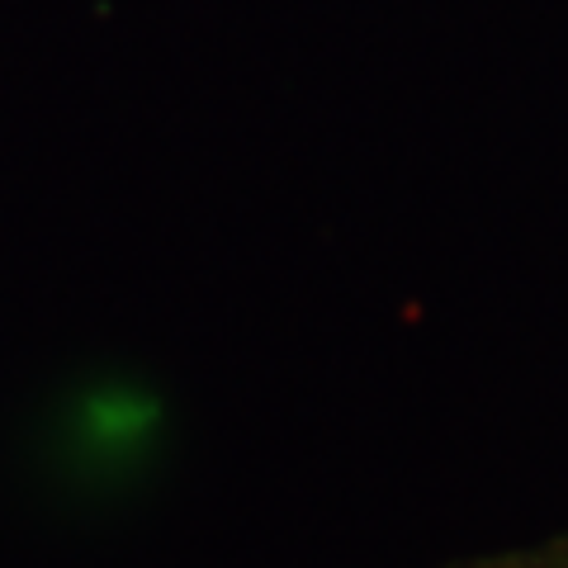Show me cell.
I'll return each mask as SVG.
<instances>
[{"instance_id":"cell-1","label":"cell","mask_w":568,"mask_h":568,"mask_svg":"<svg viewBox=\"0 0 568 568\" xmlns=\"http://www.w3.org/2000/svg\"><path fill=\"white\" fill-rule=\"evenodd\" d=\"M455 568H568V536H555L545 545H521V549H503V555H478Z\"/></svg>"}]
</instances>
